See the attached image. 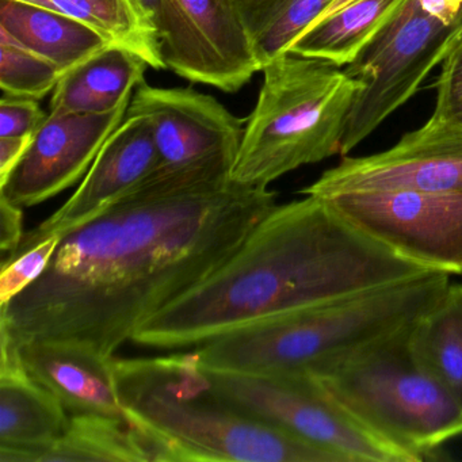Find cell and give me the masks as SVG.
<instances>
[{"mask_svg": "<svg viewBox=\"0 0 462 462\" xmlns=\"http://www.w3.org/2000/svg\"><path fill=\"white\" fill-rule=\"evenodd\" d=\"M61 237L59 235L45 237L39 245L17 254L6 263H2L0 305L7 304L42 277L50 266Z\"/></svg>", "mask_w": 462, "mask_h": 462, "instance_id": "d4e9b609", "label": "cell"}, {"mask_svg": "<svg viewBox=\"0 0 462 462\" xmlns=\"http://www.w3.org/2000/svg\"><path fill=\"white\" fill-rule=\"evenodd\" d=\"M458 435H462V421L461 424H459Z\"/></svg>", "mask_w": 462, "mask_h": 462, "instance_id": "836d02e7", "label": "cell"}, {"mask_svg": "<svg viewBox=\"0 0 462 462\" xmlns=\"http://www.w3.org/2000/svg\"><path fill=\"white\" fill-rule=\"evenodd\" d=\"M259 67L286 53L332 0H232Z\"/></svg>", "mask_w": 462, "mask_h": 462, "instance_id": "603a6c76", "label": "cell"}, {"mask_svg": "<svg viewBox=\"0 0 462 462\" xmlns=\"http://www.w3.org/2000/svg\"><path fill=\"white\" fill-rule=\"evenodd\" d=\"M275 205L210 277L145 320L132 340L194 348L261 319L431 272L346 220L320 197Z\"/></svg>", "mask_w": 462, "mask_h": 462, "instance_id": "7a4b0ae2", "label": "cell"}, {"mask_svg": "<svg viewBox=\"0 0 462 462\" xmlns=\"http://www.w3.org/2000/svg\"><path fill=\"white\" fill-rule=\"evenodd\" d=\"M23 208L0 194V250L2 263L10 261L20 250L23 234Z\"/></svg>", "mask_w": 462, "mask_h": 462, "instance_id": "83f0119b", "label": "cell"}, {"mask_svg": "<svg viewBox=\"0 0 462 462\" xmlns=\"http://www.w3.org/2000/svg\"><path fill=\"white\" fill-rule=\"evenodd\" d=\"M140 12L158 28L162 0H134Z\"/></svg>", "mask_w": 462, "mask_h": 462, "instance_id": "4dcf8cb0", "label": "cell"}, {"mask_svg": "<svg viewBox=\"0 0 462 462\" xmlns=\"http://www.w3.org/2000/svg\"><path fill=\"white\" fill-rule=\"evenodd\" d=\"M419 365L462 402V282H451L408 329Z\"/></svg>", "mask_w": 462, "mask_h": 462, "instance_id": "ffe728a7", "label": "cell"}, {"mask_svg": "<svg viewBox=\"0 0 462 462\" xmlns=\"http://www.w3.org/2000/svg\"><path fill=\"white\" fill-rule=\"evenodd\" d=\"M354 2H356V0H332L331 5L324 10L323 14H321L320 17H319L313 23H319V21L324 20V18L340 12V10L345 9L346 6L354 4Z\"/></svg>", "mask_w": 462, "mask_h": 462, "instance_id": "1f68e13d", "label": "cell"}, {"mask_svg": "<svg viewBox=\"0 0 462 462\" xmlns=\"http://www.w3.org/2000/svg\"><path fill=\"white\" fill-rule=\"evenodd\" d=\"M147 61L109 45L61 75L51 99V112L109 113L132 101L145 82Z\"/></svg>", "mask_w": 462, "mask_h": 462, "instance_id": "ac0fdd59", "label": "cell"}, {"mask_svg": "<svg viewBox=\"0 0 462 462\" xmlns=\"http://www.w3.org/2000/svg\"><path fill=\"white\" fill-rule=\"evenodd\" d=\"M48 116L36 99L4 96L0 99V137L34 136Z\"/></svg>", "mask_w": 462, "mask_h": 462, "instance_id": "484cf974", "label": "cell"}, {"mask_svg": "<svg viewBox=\"0 0 462 462\" xmlns=\"http://www.w3.org/2000/svg\"><path fill=\"white\" fill-rule=\"evenodd\" d=\"M50 4L51 9L82 21L113 45L136 53L150 69H167L158 28L134 0H50Z\"/></svg>", "mask_w": 462, "mask_h": 462, "instance_id": "7402d4cb", "label": "cell"}, {"mask_svg": "<svg viewBox=\"0 0 462 462\" xmlns=\"http://www.w3.org/2000/svg\"><path fill=\"white\" fill-rule=\"evenodd\" d=\"M156 166L158 153L152 126L145 118L125 117L99 151L77 191L47 220L25 235L17 254L39 245L45 237L64 236L93 220L139 188Z\"/></svg>", "mask_w": 462, "mask_h": 462, "instance_id": "5bb4252c", "label": "cell"}, {"mask_svg": "<svg viewBox=\"0 0 462 462\" xmlns=\"http://www.w3.org/2000/svg\"><path fill=\"white\" fill-rule=\"evenodd\" d=\"M158 31L167 69L189 82L234 94L261 72L232 0H162Z\"/></svg>", "mask_w": 462, "mask_h": 462, "instance_id": "7c38bea8", "label": "cell"}, {"mask_svg": "<svg viewBox=\"0 0 462 462\" xmlns=\"http://www.w3.org/2000/svg\"><path fill=\"white\" fill-rule=\"evenodd\" d=\"M113 366L124 415L155 462H340L237 408L191 351L115 358Z\"/></svg>", "mask_w": 462, "mask_h": 462, "instance_id": "3957f363", "label": "cell"}, {"mask_svg": "<svg viewBox=\"0 0 462 462\" xmlns=\"http://www.w3.org/2000/svg\"><path fill=\"white\" fill-rule=\"evenodd\" d=\"M451 275L416 277L261 319L191 348L213 373L324 374L411 326L450 285Z\"/></svg>", "mask_w": 462, "mask_h": 462, "instance_id": "277c9868", "label": "cell"}, {"mask_svg": "<svg viewBox=\"0 0 462 462\" xmlns=\"http://www.w3.org/2000/svg\"><path fill=\"white\" fill-rule=\"evenodd\" d=\"M32 137H0V185L6 182L31 145Z\"/></svg>", "mask_w": 462, "mask_h": 462, "instance_id": "f1b7e54d", "label": "cell"}, {"mask_svg": "<svg viewBox=\"0 0 462 462\" xmlns=\"http://www.w3.org/2000/svg\"><path fill=\"white\" fill-rule=\"evenodd\" d=\"M410 327L315 378L375 437L421 462L458 437L462 402L413 358Z\"/></svg>", "mask_w": 462, "mask_h": 462, "instance_id": "8992f818", "label": "cell"}, {"mask_svg": "<svg viewBox=\"0 0 462 462\" xmlns=\"http://www.w3.org/2000/svg\"><path fill=\"white\" fill-rule=\"evenodd\" d=\"M421 9L448 26L461 25L462 0H419Z\"/></svg>", "mask_w": 462, "mask_h": 462, "instance_id": "f546056e", "label": "cell"}, {"mask_svg": "<svg viewBox=\"0 0 462 462\" xmlns=\"http://www.w3.org/2000/svg\"><path fill=\"white\" fill-rule=\"evenodd\" d=\"M462 191V120L432 112L424 125L393 147L369 156H343L302 194L342 191Z\"/></svg>", "mask_w": 462, "mask_h": 462, "instance_id": "8fae6325", "label": "cell"}, {"mask_svg": "<svg viewBox=\"0 0 462 462\" xmlns=\"http://www.w3.org/2000/svg\"><path fill=\"white\" fill-rule=\"evenodd\" d=\"M462 42L461 25L448 26L407 0L345 71L362 83L351 106L342 152L347 156L389 116L418 93L434 69Z\"/></svg>", "mask_w": 462, "mask_h": 462, "instance_id": "52a82bcc", "label": "cell"}, {"mask_svg": "<svg viewBox=\"0 0 462 462\" xmlns=\"http://www.w3.org/2000/svg\"><path fill=\"white\" fill-rule=\"evenodd\" d=\"M18 347L26 372L55 394L69 415L125 416L113 356L71 343L47 340H26L18 343Z\"/></svg>", "mask_w": 462, "mask_h": 462, "instance_id": "2e32d148", "label": "cell"}, {"mask_svg": "<svg viewBox=\"0 0 462 462\" xmlns=\"http://www.w3.org/2000/svg\"><path fill=\"white\" fill-rule=\"evenodd\" d=\"M258 101L245 121L231 180L270 183L342 152L351 106L362 83L342 67L286 52L264 64Z\"/></svg>", "mask_w": 462, "mask_h": 462, "instance_id": "5b68a950", "label": "cell"}, {"mask_svg": "<svg viewBox=\"0 0 462 462\" xmlns=\"http://www.w3.org/2000/svg\"><path fill=\"white\" fill-rule=\"evenodd\" d=\"M432 88L437 91L434 112L462 120V42L443 61Z\"/></svg>", "mask_w": 462, "mask_h": 462, "instance_id": "4316f807", "label": "cell"}, {"mask_svg": "<svg viewBox=\"0 0 462 462\" xmlns=\"http://www.w3.org/2000/svg\"><path fill=\"white\" fill-rule=\"evenodd\" d=\"M320 199L404 258L462 274V191H342Z\"/></svg>", "mask_w": 462, "mask_h": 462, "instance_id": "30bf717a", "label": "cell"}, {"mask_svg": "<svg viewBox=\"0 0 462 462\" xmlns=\"http://www.w3.org/2000/svg\"><path fill=\"white\" fill-rule=\"evenodd\" d=\"M61 75L52 61L0 34V88L5 96L39 101L53 93Z\"/></svg>", "mask_w": 462, "mask_h": 462, "instance_id": "cb8c5ba5", "label": "cell"}, {"mask_svg": "<svg viewBox=\"0 0 462 462\" xmlns=\"http://www.w3.org/2000/svg\"><path fill=\"white\" fill-rule=\"evenodd\" d=\"M0 462H31L69 429L60 400L23 367L18 343L0 328Z\"/></svg>", "mask_w": 462, "mask_h": 462, "instance_id": "9a60e30c", "label": "cell"}, {"mask_svg": "<svg viewBox=\"0 0 462 462\" xmlns=\"http://www.w3.org/2000/svg\"><path fill=\"white\" fill-rule=\"evenodd\" d=\"M126 117L145 118L152 126L158 166L151 175L231 178L245 123L215 97L144 82L134 91Z\"/></svg>", "mask_w": 462, "mask_h": 462, "instance_id": "9c48e42d", "label": "cell"}, {"mask_svg": "<svg viewBox=\"0 0 462 462\" xmlns=\"http://www.w3.org/2000/svg\"><path fill=\"white\" fill-rule=\"evenodd\" d=\"M407 0H356L302 32L288 52L337 67L356 60Z\"/></svg>", "mask_w": 462, "mask_h": 462, "instance_id": "44dd1931", "label": "cell"}, {"mask_svg": "<svg viewBox=\"0 0 462 462\" xmlns=\"http://www.w3.org/2000/svg\"><path fill=\"white\" fill-rule=\"evenodd\" d=\"M129 104L109 113L51 112L0 194L29 208L71 188L125 120Z\"/></svg>", "mask_w": 462, "mask_h": 462, "instance_id": "4fadbf2b", "label": "cell"}, {"mask_svg": "<svg viewBox=\"0 0 462 462\" xmlns=\"http://www.w3.org/2000/svg\"><path fill=\"white\" fill-rule=\"evenodd\" d=\"M277 205L269 188L150 175L61 237L42 277L2 305L13 339L71 343L104 356L220 269Z\"/></svg>", "mask_w": 462, "mask_h": 462, "instance_id": "6da1fadb", "label": "cell"}, {"mask_svg": "<svg viewBox=\"0 0 462 462\" xmlns=\"http://www.w3.org/2000/svg\"><path fill=\"white\" fill-rule=\"evenodd\" d=\"M153 461L145 438L125 416L74 413L69 429L31 462Z\"/></svg>", "mask_w": 462, "mask_h": 462, "instance_id": "d6986e66", "label": "cell"}, {"mask_svg": "<svg viewBox=\"0 0 462 462\" xmlns=\"http://www.w3.org/2000/svg\"><path fill=\"white\" fill-rule=\"evenodd\" d=\"M208 373L237 408L334 454L340 462H410L356 420L313 375Z\"/></svg>", "mask_w": 462, "mask_h": 462, "instance_id": "ba28073f", "label": "cell"}, {"mask_svg": "<svg viewBox=\"0 0 462 462\" xmlns=\"http://www.w3.org/2000/svg\"><path fill=\"white\" fill-rule=\"evenodd\" d=\"M15 2H23V4L34 5V6L51 9L50 0H15Z\"/></svg>", "mask_w": 462, "mask_h": 462, "instance_id": "d6a6232c", "label": "cell"}, {"mask_svg": "<svg viewBox=\"0 0 462 462\" xmlns=\"http://www.w3.org/2000/svg\"><path fill=\"white\" fill-rule=\"evenodd\" d=\"M0 34L52 61L61 74L113 45L71 15L15 0H0Z\"/></svg>", "mask_w": 462, "mask_h": 462, "instance_id": "e0dca14e", "label": "cell"}]
</instances>
